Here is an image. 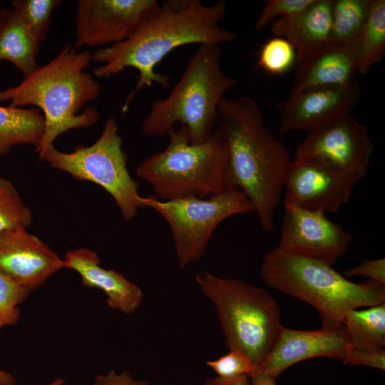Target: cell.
Masks as SVG:
<instances>
[{
	"label": "cell",
	"mask_w": 385,
	"mask_h": 385,
	"mask_svg": "<svg viewBox=\"0 0 385 385\" xmlns=\"http://www.w3.org/2000/svg\"><path fill=\"white\" fill-rule=\"evenodd\" d=\"M227 1L205 5L200 0L167 1L126 40L96 49L91 60L102 63L93 70L95 78H108L126 68L138 71L134 88L122 108L124 113L136 93L155 83L163 88L169 78L155 72V66L173 50L191 43H233L237 35L222 28Z\"/></svg>",
	"instance_id": "6da1fadb"
},
{
	"label": "cell",
	"mask_w": 385,
	"mask_h": 385,
	"mask_svg": "<svg viewBox=\"0 0 385 385\" xmlns=\"http://www.w3.org/2000/svg\"><path fill=\"white\" fill-rule=\"evenodd\" d=\"M217 122L227 143L232 183L250 200L261 227L270 232L292 160L289 153L266 127L259 106L249 96H224Z\"/></svg>",
	"instance_id": "7a4b0ae2"
},
{
	"label": "cell",
	"mask_w": 385,
	"mask_h": 385,
	"mask_svg": "<svg viewBox=\"0 0 385 385\" xmlns=\"http://www.w3.org/2000/svg\"><path fill=\"white\" fill-rule=\"evenodd\" d=\"M91 53L80 52L66 44L48 63L38 66L16 86L0 90V103L9 106H34L41 110L44 131L36 152L39 154L63 133L96 124L100 114L87 107L99 97L101 86L85 69L91 61Z\"/></svg>",
	"instance_id": "3957f363"
},
{
	"label": "cell",
	"mask_w": 385,
	"mask_h": 385,
	"mask_svg": "<svg viewBox=\"0 0 385 385\" xmlns=\"http://www.w3.org/2000/svg\"><path fill=\"white\" fill-rule=\"evenodd\" d=\"M260 274L269 286L316 308L324 328L343 324L351 309L385 302V284L373 279L353 282L332 265L278 247L265 255Z\"/></svg>",
	"instance_id": "277c9868"
},
{
	"label": "cell",
	"mask_w": 385,
	"mask_h": 385,
	"mask_svg": "<svg viewBox=\"0 0 385 385\" xmlns=\"http://www.w3.org/2000/svg\"><path fill=\"white\" fill-rule=\"evenodd\" d=\"M168 136L166 148L145 158L135 170L156 197L161 200L205 198L235 187L229 173L227 143L220 127L199 144L191 143L185 125L177 130L173 128Z\"/></svg>",
	"instance_id": "5b68a950"
},
{
	"label": "cell",
	"mask_w": 385,
	"mask_h": 385,
	"mask_svg": "<svg viewBox=\"0 0 385 385\" xmlns=\"http://www.w3.org/2000/svg\"><path fill=\"white\" fill-rule=\"evenodd\" d=\"M221 57L220 44H200L170 94L153 102L141 131L147 136H166L179 122L188 128L192 143L207 141L215 130L221 99L237 83L223 71Z\"/></svg>",
	"instance_id": "8992f818"
},
{
	"label": "cell",
	"mask_w": 385,
	"mask_h": 385,
	"mask_svg": "<svg viewBox=\"0 0 385 385\" xmlns=\"http://www.w3.org/2000/svg\"><path fill=\"white\" fill-rule=\"evenodd\" d=\"M195 279L215 306L226 346L245 354L258 369L282 327L276 301L241 279L222 278L206 271Z\"/></svg>",
	"instance_id": "52a82bcc"
},
{
	"label": "cell",
	"mask_w": 385,
	"mask_h": 385,
	"mask_svg": "<svg viewBox=\"0 0 385 385\" xmlns=\"http://www.w3.org/2000/svg\"><path fill=\"white\" fill-rule=\"evenodd\" d=\"M123 139L114 117H109L98 140L91 145H77L71 153L58 150L53 145L39 153L52 168L68 173L74 179L89 181L102 187L115 200L126 221L142 207L139 183L128 170V156L122 149Z\"/></svg>",
	"instance_id": "ba28073f"
},
{
	"label": "cell",
	"mask_w": 385,
	"mask_h": 385,
	"mask_svg": "<svg viewBox=\"0 0 385 385\" xmlns=\"http://www.w3.org/2000/svg\"><path fill=\"white\" fill-rule=\"evenodd\" d=\"M142 207H150L168 222L180 268L200 259L218 225L227 217L255 212L247 196L230 187L208 198L189 197L161 200L155 195L142 197Z\"/></svg>",
	"instance_id": "9c48e42d"
},
{
	"label": "cell",
	"mask_w": 385,
	"mask_h": 385,
	"mask_svg": "<svg viewBox=\"0 0 385 385\" xmlns=\"http://www.w3.org/2000/svg\"><path fill=\"white\" fill-rule=\"evenodd\" d=\"M374 147L366 125L347 114L308 133L297 146L294 159L316 164L357 183L369 170Z\"/></svg>",
	"instance_id": "30bf717a"
},
{
	"label": "cell",
	"mask_w": 385,
	"mask_h": 385,
	"mask_svg": "<svg viewBox=\"0 0 385 385\" xmlns=\"http://www.w3.org/2000/svg\"><path fill=\"white\" fill-rule=\"evenodd\" d=\"M160 6L155 0H78L74 48L123 41Z\"/></svg>",
	"instance_id": "8fae6325"
},
{
	"label": "cell",
	"mask_w": 385,
	"mask_h": 385,
	"mask_svg": "<svg viewBox=\"0 0 385 385\" xmlns=\"http://www.w3.org/2000/svg\"><path fill=\"white\" fill-rule=\"evenodd\" d=\"M361 96L358 81L346 86H324L290 92L275 105L280 115L278 133H310L350 114Z\"/></svg>",
	"instance_id": "7c38bea8"
},
{
	"label": "cell",
	"mask_w": 385,
	"mask_h": 385,
	"mask_svg": "<svg viewBox=\"0 0 385 385\" xmlns=\"http://www.w3.org/2000/svg\"><path fill=\"white\" fill-rule=\"evenodd\" d=\"M280 249L332 265L348 251L351 235L324 212L284 203Z\"/></svg>",
	"instance_id": "4fadbf2b"
},
{
	"label": "cell",
	"mask_w": 385,
	"mask_h": 385,
	"mask_svg": "<svg viewBox=\"0 0 385 385\" xmlns=\"http://www.w3.org/2000/svg\"><path fill=\"white\" fill-rule=\"evenodd\" d=\"M354 346L343 324L304 331L282 326L271 350L257 372L277 378L288 367L308 359L327 356L349 364Z\"/></svg>",
	"instance_id": "5bb4252c"
},
{
	"label": "cell",
	"mask_w": 385,
	"mask_h": 385,
	"mask_svg": "<svg viewBox=\"0 0 385 385\" xmlns=\"http://www.w3.org/2000/svg\"><path fill=\"white\" fill-rule=\"evenodd\" d=\"M63 267L57 252L26 228L0 232V272L31 292Z\"/></svg>",
	"instance_id": "9a60e30c"
},
{
	"label": "cell",
	"mask_w": 385,
	"mask_h": 385,
	"mask_svg": "<svg viewBox=\"0 0 385 385\" xmlns=\"http://www.w3.org/2000/svg\"><path fill=\"white\" fill-rule=\"evenodd\" d=\"M356 184L319 165L294 159L284 181V203L324 213L336 212L349 200Z\"/></svg>",
	"instance_id": "2e32d148"
},
{
	"label": "cell",
	"mask_w": 385,
	"mask_h": 385,
	"mask_svg": "<svg viewBox=\"0 0 385 385\" xmlns=\"http://www.w3.org/2000/svg\"><path fill=\"white\" fill-rule=\"evenodd\" d=\"M63 261L64 267L78 273L84 287L103 291L110 308L131 314L141 304L143 293L140 287L120 272L102 267L96 252L88 248L70 250Z\"/></svg>",
	"instance_id": "e0dca14e"
},
{
	"label": "cell",
	"mask_w": 385,
	"mask_h": 385,
	"mask_svg": "<svg viewBox=\"0 0 385 385\" xmlns=\"http://www.w3.org/2000/svg\"><path fill=\"white\" fill-rule=\"evenodd\" d=\"M332 0H314L300 14L272 24L271 33L287 39L296 51V68L329 42Z\"/></svg>",
	"instance_id": "ac0fdd59"
},
{
	"label": "cell",
	"mask_w": 385,
	"mask_h": 385,
	"mask_svg": "<svg viewBox=\"0 0 385 385\" xmlns=\"http://www.w3.org/2000/svg\"><path fill=\"white\" fill-rule=\"evenodd\" d=\"M359 41L349 45L327 43L296 68L290 92L324 86H346L355 81Z\"/></svg>",
	"instance_id": "d6986e66"
},
{
	"label": "cell",
	"mask_w": 385,
	"mask_h": 385,
	"mask_svg": "<svg viewBox=\"0 0 385 385\" xmlns=\"http://www.w3.org/2000/svg\"><path fill=\"white\" fill-rule=\"evenodd\" d=\"M39 44L13 9H0V61H9L25 77L39 66Z\"/></svg>",
	"instance_id": "ffe728a7"
},
{
	"label": "cell",
	"mask_w": 385,
	"mask_h": 385,
	"mask_svg": "<svg viewBox=\"0 0 385 385\" xmlns=\"http://www.w3.org/2000/svg\"><path fill=\"white\" fill-rule=\"evenodd\" d=\"M44 126V117L38 109L0 106V160L16 145L37 147Z\"/></svg>",
	"instance_id": "44dd1931"
},
{
	"label": "cell",
	"mask_w": 385,
	"mask_h": 385,
	"mask_svg": "<svg viewBox=\"0 0 385 385\" xmlns=\"http://www.w3.org/2000/svg\"><path fill=\"white\" fill-rule=\"evenodd\" d=\"M352 346L379 351L385 347V302L367 309L349 310L343 321Z\"/></svg>",
	"instance_id": "7402d4cb"
},
{
	"label": "cell",
	"mask_w": 385,
	"mask_h": 385,
	"mask_svg": "<svg viewBox=\"0 0 385 385\" xmlns=\"http://www.w3.org/2000/svg\"><path fill=\"white\" fill-rule=\"evenodd\" d=\"M371 0H332L329 43L349 45L360 38Z\"/></svg>",
	"instance_id": "603a6c76"
},
{
	"label": "cell",
	"mask_w": 385,
	"mask_h": 385,
	"mask_svg": "<svg viewBox=\"0 0 385 385\" xmlns=\"http://www.w3.org/2000/svg\"><path fill=\"white\" fill-rule=\"evenodd\" d=\"M385 54V1L371 0L369 17L360 36L357 72L367 74Z\"/></svg>",
	"instance_id": "cb8c5ba5"
},
{
	"label": "cell",
	"mask_w": 385,
	"mask_h": 385,
	"mask_svg": "<svg viewBox=\"0 0 385 385\" xmlns=\"http://www.w3.org/2000/svg\"><path fill=\"white\" fill-rule=\"evenodd\" d=\"M61 4V0H14L11 1L12 9L40 43L47 36L53 12Z\"/></svg>",
	"instance_id": "d4e9b609"
},
{
	"label": "cell",
	"mask_w": 385,
	"mask_h": 385,
	"mask_svg": "<svg viewBox=\"0 0 385 385\" xmlns=\"http://www.w3.org/2000/svg\"><path fill=\"white\" fill-rule=\"evenodd\" d=\"M31 222L32 213L15 186L0 176V232L16 227L27 229Z\"/></svg>",
	"instance_id": "484cf974"
},
{
	"label": "cell",
	"mask_w": 385,
	"mask_h": 385,
	"mask_svg": "<svg viewBox=\"0 0 385 385\" xmlns=\"http://www.w3.org/2000/svg\"><path fill=\"white\" fill-rule=\"evenodd\" d=\"M296 58L293 46L287 39L274 36L262 46L258 65L268 73L279 75L288 71Z\"/></svg>",
	"instance_id": "4316f807"
},
{
	"label": "cell",
	"mask_w": 385,
	"mask_h": 385,
	"mask_svg": "<svg viewBox=\"0 0 385 385\" xmlns=\"http://www.w3.org/2000/svg\"><path fill=\"white\" fill-rule=\"evenodd\" d=\"M31 292L26 287L0 272V330L18 323L21 316L19 305Z\"/></svg>",
	"instance_id": "83f0119b"
},
{
	"label": "cell",
	"mask_w": 385,
	"mask_h": 385,
	"mask_svg": "<svg viewBox=\"0 0 385 385\" xmlns=\"http://www.w3.org/2000/svg\"><path fill=\"white\" fill-rule=\"evenodd\" d=\"M206 364L211 368L217 376L231 379L247 376L249 379L257 372V366L242 352L231 349L230 351L215 359L207 361Z\"/></svg>",
	"instance_id": "f1b7e54d"
},
{
	"label": "cell",
	"mask_w": 385,
	"mask_h": 385,
	"mask_svg": "<svg viewBox=\"0 0 385 385\" xmlns=\"http://www.w3.org/2000/svg\"><path fill=\"white\" fill-rule=\"evenodd\" d=\"M314 1V0H269L256 21L255 29L262 30L274 19H287L296 16Z\"/></svg>",
	"instance_id": "f546056e"
},
{
	"label": "cell",
	"mask_w": 385,
	"mask_h": 385,
	"mask_svg": "<svg viewBox=\"0 0 385 385\" xmlns=\"http://www.w3.org/2000/svg\"><path fill=\"white\" fill-rule=\"evenodd\" d=\"M364 275L379 282L385 284V259L364 260L355 267L346 269L344 276L346 278Z\"/></svg>",
	"instance_id": "4dcf8cb0"
},
{
	"label": "cell",
	"mask_w": 385,
	"mask_h": 385,
	"mask_svg": "<svg viewBox=\"0 0 385 385\" xmlns=\"http://www.w3.org/2000/svg\"><path fill=\"white\" fill-rule=\"evenodd\" d=\"M350 365L367 366L385 369V349L367 351L354 347Z\"/></svg>",
	"instance_id": "1f68e13d"
},
{
	"label": "cell",
	"mask_w": 385,
	"mask_h": 385,
	"mask_svg": "<svg viewBox=\"0 0 385 385\" xmlns=\"http://www.w3.org/2000/svg\"><path fill=\"white\" fill-rule=\"evenodd\" d=\"M92 385H149L143 380L135 379L131 374L127 371L116 373L112 370L106 374L96 375Z\"/></svg>",
	"instance_id": "d6a6232c"
},
{
	"label": "cell",
	"mask_w": 385,
	"mask_h": 385,
	"mask_svg": "<svg viewBox=\"0 0 385 385\" xmlns=\"http://www.w3.org/2000/svg\"><path fill=\"white\" fill-rule=\"evenodd\" d=\"M205 385H250L247 376H240L231 379H224L215 376L207 380Z\"/></svg>",
	"instance_id": "836d02e7"
},
{
	"label": "cell",
	"mask_w": 385,
	"mask_h": 385,
	"mask_svg": "<svg viewBox=\"0 0 385 385\" xmlns=\"http://www.w3.org/2000/svg\"><path fill=\"white\" fill-rule=\"evenodd\" d=\"M250 385H277L275 378L260 372H257L250 378Z\"/></svg>",
	"instance_id": "e575fe53"
},
{
	"label": "cell",
	"mask_w": 385,
	"mask_h": 385,
	"mask_svg": "<svg viewBox=\"0 0 385 385\" xmlns=\"http://www.w3.org/2000/svg\"><path fill=\"white\" fill-rule=\"evenodd\" d=\"M16 380L10 373L0 370V385H15Z\"/></svg>",
	"instance_id": "d590c367"
},
{
	"label": "cell",
	"mask_w": 385,
	"mask_h": 385,
	"mask_svg": "<svg viewBox=\"0 0 385 385\" xmlns=\"http://www.w3.org/2000/svg\"><path fill=\"white\" fill-rule=\"evenodd\" d=\"M47 385H67L66 381L60 377L56 378Z\"/></svg>",
	"instance_id": "8d00e7d4"
}]
</instances>
